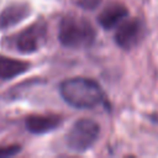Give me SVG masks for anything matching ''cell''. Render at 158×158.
<instances>
[{"instance_id":"obj_1","label":"cell","mask_w":158,"mask_h":158,"mask_svg":"<svg viewBox=\"0 0 158 158\" xmlns=\"http://www.w3.org/2000/svg\"><path fill=\"white\" fill-rule=\"evenodd\" d=\"M60 95L65 102L77 109H93L104 101L100 85L88 78H72L60 84Z\"/></svg>"},{"instance_id":"obj_2","label":"cell","mask_w":158,"mask_h":158,"mask_svg":"<svg viewBox=\"0 0 158 158\" xmlns=\"http://www.w3.org/2000/svg\"><path fill=\"white\" fill-rule=\"evenodd\" d=\"M95 30L84 17L68 15L62 19L58 28L59 42L68 48H86L95 41Z\"/></svg>"},{"instance_id":"obj_3","label":"cell","mask_w":158,"mask_h":158,"mask_svg":"<svg viewBox=\"0 0 158 158\" xmlns=\"http://www.w3.org/2000/svg\"><path fill=\"white\" fill-rule=\"evenodd\" d=\"M100 133V126L90 118L78 120L67 135V146L74 152H84L89 149Z\"/></svg>"},{"instance_id":"obj_4","label":"cell","mask_w":158,"mask_h":158,"mask_svg":"<svg viewBox=\"0 0 158 158\" xmlns=\"http://www.w3.org/2000/svg\"><path fill=\"white\" fill-rule=\"evenodd\" d=\"M47 26L43 21L30 25L16 36H14V47L21 53H33L38 51L46 42Z\"/></svg>"},{"instance_id":"obj_5","label":"cell","mask_w":158,"mask_h":158,"mask_svg":"<svg viewBox=\"0 0 158 158\" xmlns=\"http://www.w3.org/2000/svg\"><path fill=\"white\" fill-rule=\"evenodd\" d=\"M144 35V25L138 19L123 21L115 32V42L123 49H132L142 40Z\"/></svg>"},{"instance_id":"obj_6","label":"cell","mask_w":158,"mask_h":158,"mask_svg":"<svg viewBox=\"0 0 158 158\" xmlns=\"http://www.w3.org/2000/svg\"><path fill=\"white\" fill-rule=\"evenodd\" d=\"M128 15L127 7L120 2H112L104 7V10L98 16V22L105 30H111L117 26Z\"/></svg>"},{"instance_id":"obj_7","label":"cell","mask_w":158,"mask_h":158,"mask_svg":"<svg viewBox=\"0 0 158 158\" xmlns=\"http://www.w3.org/2000/svg\"><path fill=\"white\" fill-rule=\"evenodd\" d=\"M60 122L62 117L58 115H31L26 120V127L32 133L43 135L56 130Z\"/></svg>"},{"instance_id":"obj_8","label":"cell","mask_w":158,"mask_h":158,"mask_svg":"<svg viewBox=\"0 0 158 158\" xmlns=\"http://www.w3.org/2000/svg\"><path fill=\"white\" fill-rule=\"evenodd\" d=\"M30 14V7L26 4L22 2H15L9 6H6L1 14H0V27H10L20 21H22L25 17H27Z\"/></svg>"},{"instance_id":"obj_9","label":"cell","mask_w":158,"mask_h":158,"mask_svg":"<svg viewBox=\"0 0 158 158\" xmlns=\"http://www.w3.org/2000/svg\"><path fill=\"white\" fill-rule=\"evenodd\" d=\"M30 64L23 60L0 56V79H12L25 72H27Z\"/></svg>"},{"instance_id":"obj_10","label":"cell","mask_w":158,"mask_h":158,"mask_svg":"<svg viewBox=\"0 0 158 158\" xmlns=\"http://www.w3.org/2000/svg\"><path fill=\"white\" fill-rule=\"evenodd\" d=\"M20 152L19 146H7V147H0V157H10L15 156Z\"/></svg>"},{"instance_id":"obj_11","label":"cell","mask_w":158,"mask_h":158,"mask_svg":"<svg viewBox=\"0 0 158 158\" xmlns=\"http://www.w3.org/2000/svg\"><path fill=\"white\" fill-rule=\"evenodd\" d=\"M100 0H78V5H80L84 9H93L98 6Z\"/></svg>"}]
</instances>
